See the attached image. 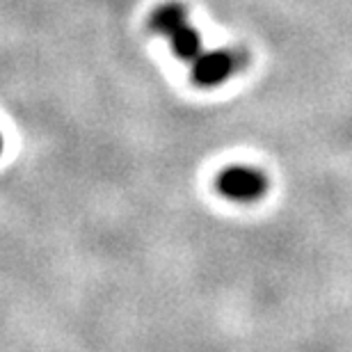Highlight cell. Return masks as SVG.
<instances>
[{"label":"cell","mask_w":352,"mask_h":352,"mask_svg":"<svg viewBox=\"0 0 352 352\" xmlns=\"http://www.w3.org/2000/svg\"><path fill=\"white\" fill-rule=\"evenodd\" d=\"M188 23V10L179 3H165L151 14V30L167 39H172Z\"/></svg>","instance_id":"obj_3"},{"label":"cell","mask_w":352,"mask_h":352,"mask_svg":"<svg viewBox=\"0 0 352 352\" xmlns=\"http://www.w3.org/2000/svg\"><path fill=\"white\" fill-rule=\"evenodd\" d=\"M170 44H172V51H174L176 58L188 60V62H192L197 55L204 51L199 32H197L190 23L183 28V30H179L174 34V37L170 39Z\"/></svg>","instance_id":"obj_4"},{"label":"cell","mask_w":352,"mask_h":352,"mask_svg":"<svg viewBox=\"0 0 352 352\" xmlns=\"http://www.w3.org/2000/svg\"><path fill=\"white\" fill-rule=\"evenodd\" d=\"M217 188L229 199L254 201L267 190V179L258 170H250V167H229L217 179Z\"/></svg>","instance_id":"obj_1"},{"label":"cell","mask_w":352,"mask_h":352,"mask_svg":"<svg viewBox=\"0 0 352 352\" xmlns=\"http://www.w3.org/2000/svg\"><path fill=\"white\" fill-rule=\"evenodd\" d=\"M236 55L229 48H210L201 51L192 60V78L201 87H215L234 74Z\"/></svg>","instance_id":"obj_2"}]
</instances>
